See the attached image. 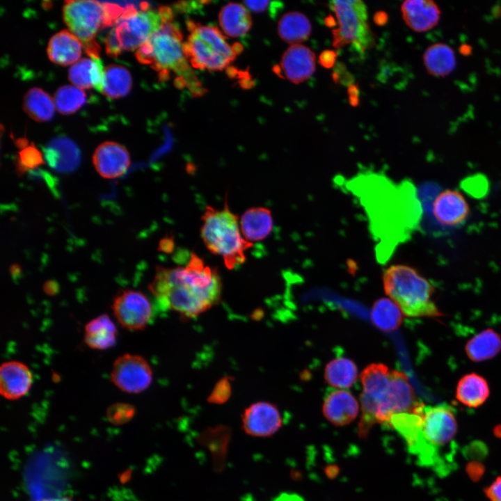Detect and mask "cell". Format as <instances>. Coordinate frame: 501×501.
I'll list each match as a JSON object with an SVG mask.
<instances>
[{
	"mask_svg": "<svg viewBox=\"0 0 501 501\" xmlns=\"http://www.w3.org/2000/svg\"><path fill=\"white\" fill-rule=\"evenodd\" d=\"M352 189L366 207L374 234L380 240L379 254L385 260L395 246L405 241L415 229L388 210L420 219L421 205L415 189L406 181L397 185L379 175L371 174L354 180Z\"/></svg>",
	"mask_w": 501,
	"mask_h": 501,
	"instance_id": "6da1fadb",
	"label": "cell"
},
{
	"mask_svg": "<svg viewBox=\"0 0 501 501\" xmlns=\"http://www.w3.org/2000/svg\"><path fill=\"white\" fill-rule=\"evenodd\" d=\"M149 290L166 309L184 319L196 317L219 303L222 281L216 268L191 253L185 266H157Z\"/></svg>",
	"mask_w": 501,
	"mask_h": 501,
	"instance_id": "7a4b0ae2",
	"label": "cell"
},
{
	"mask_svg": "<svg viewBox=\"0 0 501 501\" xmlns=\"http://www.w3.org/2000/svg\"><path fill=\"white\" fill-rule=\"evenodd\" d=\"M182 33L173 20L166 21L135 53L137 60L149 65L159 74L161 80L175 75V85L186 88L193 95L200 96L206 90L202 87L184 52Z\"/></svg>",
	"mask_w": 501,
	"mask_h": 501,
	"instance_id": "3957f363",
	"label": "cell"
},
{
	"mask_svg": "<svg viewBox=\"0 0 501 501\" xmlns=\"http://www.w3.org/2000/svg\"><path fill=\"white\" fill-rule=\"evenodd\" d=\"M200 237L208 250L221 257L225 267L234 269L246 261V252L253 244L243 236L238 216L225 199L223 209L207 206L201 216Z\"/></svg>",
	"mask_w": 501,
	"mask_h": 501,
	"instance_id": "277c9868",
	"label": "cell"
},
{
	"mask_svg": "<svg viewBox=\"0 0 501 501\" xmlns=\"http://www.w3.org/2000/svg\"><path fill=\"white\" fill-rule=\"evenodd\" d=\"M385 292L410 317H440L431 300L434 287L418 271L407 265L395 264L383 273Z\"/></svg>",
	"mask_w": 501,
	"mask_h": 501,
	"instance_id": "5b68a950",
	"label": "cell"
},
{
	"mask_svg": "<svg viewBox=\"0 0 501 501\" xmlns=\"http://www.w3.org/2000/svg\"><path fill=\"white\" fill-rule=\"evenodd\" d=\"M168 20L172 19L160 8L151 9L147 2L141 3L140 10L127 6L106 37L107 55L116 57L124 51L137 50Z\"/></svg>",
	"mask_w": 501,
	"mask_h": 501,
	"instance_id": "8992f818",
	"label": "cell"
},
{
	"mask_svg": "<svg viewBox=\"0 0 501 501\" xmlns=\"http://www.w3.org/2000/svg\"><path fill=\"white\" fill-rule=\"evenodd\" d=\"M186 27L189 35L186 41L184 42V52L189 64L194 68L222 70L243 50L239 43L230 45L215 26L189 20Z\"/></svg>",
	"mask_w": 501,
	"mask_h": 501,
	"instance_id": "52a82bcc",
	"label": "cell"
},
{
	"mask_svg": "<svg viewBox=\"0 0 501 501\" xmlns=\"http://www.w3.org/2000/svg\"><path fill=\"white\" fill-rule=\"evenodd\" d=\"M125 8L97 1H67L63 8V20L70 31L84 45L90 57H99L95 37L101 29L113 26Z\"/></svg>",
	"mask_w": 501,
	"mask_h": 501,
	"instance_id": "ba28073f",
	"label": "cell"
},
{
	"mask_svg": "<svg viewBox=\"0 0 501 501\" xmlns=\"http://www.w3.org/2000/svg\"><path fill=\"white\" fill-rule=\"evenodd\" d=\"M328 4L339 24L333 31L335 47L352 45L362 53L372 47L374 38L367 22V6L363 1L335 0Z\"/></svg>",
	"mask_w": 501,
	"mask_h": 501,
	"instance_id": "9c48e42d",
	"label": "cell"
},
{
	"mask_svg": "<svg viewBox=\"0 0 501 501\" xmlns=\"http://www.w3.org/2000/svg\"><path fill=\"white\" fill-rule=\"evenodd\" d=\"M153 373L148 360L143 356L125 353L114 361L111 380L122 392L138 394L147 390L152 383Z\"/></svg>",
	"mask_w": 501,
	"mask_h": 501,
	"instance_id": "30bf717a",
	"label": "cell"
},
{
	"mask_svg": "<svg viewBox=\"0 0 501 501\" xmlns=\"http://www.w3.org/2000/svg\"><path fill=\"white\" fill-rule=\"evenodd\" d=\"M111 309L118 323L130 331L143 330L152 315L149 299L142 292L136 289L120 291L114 297Z\"/></svg>",
	"mask_w": 501,
	"mask_h": 501,
	"instance_id": "8fae6325",
	"label": "cell"
},
{
	"mask_svg": "<svg viewBox=\"0 0 501 501\" xmlns=\"http://www.w3.org/2000/svg\"><path fill=\"white\" fill-rule=\"evenodd\" d=\"M454 412L452 408L446 403L434 406H425L424 408V438L440 455L442 449L454 443L453 440L456 434L457 423Z\"/></svg>",
	"mask_w": 501,
	"mask_h": 501,
	"instance_id": "7c38bea8",
	"label": "cell"
},
{
	"mask_svg": "<svg viewBox=\"0 0 501 501\" xmlns=\"http://www.w3.org/2000/svg\"><path fill=\"white\" fill-rule=\"evenodd\" d=\"M241 422L245 433L255 437L271 436L283 424L278 408L267 401H257L247 407L242 414Z\"/></svg>",
	"mask_w": 501,
	"mask_h": 501,
	"instance_id": "4fadbf2b",
	"label": "cell"
},
{
	"mask_svg": "<svg viewBox=\"0 0 501 501\" xmlns=\"http://www.w3.org/2000/svg\"><path fill=\"white\" fill-rule=\"evenodd\" d=\"M315 68V53L303 45L296 44L285 50L276 72L293 84H300L310 78Z\"/></svg>",
	"mask_w": 501,
	"mask_h": 501,
	"instance_id": "5bb4252c",
	"label": "cell"
},
{
	"mask_svg": "<svg viewBox=\"0 0 501 501\" xmlns=\"http://www.w3.org/2000/svg\"><path fill=\"white\" fill-rule=\"evenodd\" d=\"M93 163L102 177L114 179L127 170L131 160L128 150L122 145L113 141H105L95 149Z\"/></svg>",
	"mask_w": 501,
	"mask_h": 501,
	"instance_id": "9a60e30c",
	"label": "cell"
},
{
	"mask_svg": "<svg viewBox=\"0 0 501 501\" xmlns=\"http://www.w3.org/2000/svg\"><path fill=\"white\" fill-rule=\"evenodd\" d=\"M29 367L20 361L9 360L0 367V393L8 400H17L25 396L33 384Z\"/></svg>",
	"mask_w": 501,
	"mask_h": 501,
	"instance_id": "2e32d148",
	"label": "cell"
},
{
	"mask_svg": "<svg viewBox=\"0 0 501 501\" xmlns=\"http://www.w3.org/2000/svg\"><path fill=\"white\" fill-rule=\"evenodd\" d=\"M359 411L356 399L344 389H332L325 395L322 407L324 417L335 426H344L353 422Z\"/></svg>",
	"mask_w": 501,
	"mask_h": 501,
	"instance_id": "e0dca14e",
	"label": "cell"
},
{
	"mask_svg": "<svg viewBox=\"0 0 501 501\" xmlns=\"http://www.w3.org/2000/svg\"><path fill=\"white\" fill-rule=\"evenodd\" d=\"M401 11L406 24L418 33L427 32L439 23L441 10L431 0H407L402 3Z\"/></svg>",
	"mask_w": 501,
	"mask_h": 501,
	"instance_id": "ac0fdd59",
	"label": "cell"
},
{
	"mask_svg": "<svg viewBox=\"0 0 501 501\" xmlns=\"http://www.w3.org/2000/svg\"><path fill=\"white\" fill-rule=\"evenodd\" d=\"M469 212V206L466 199L456 190L447 189L442 191L433 203L434 215L443 225H460L466 221Z\"/></svg>",
	"mask_w": 501,
	"mask_h": 501,
	"instance_id": "d6986e66",
	"label": "cell"
},
{
	"mask_svg": "<svg viewBox=\"0 0 501 501\" xmlns=\"http://www.w3.org/2000/svg\"><path fill=\"white\" fill-rule=\"evenodd\" d=\"M83 44L69 30H63L54 35L48 44L47 54L53 63L66 66L79 60Z\"/></svg>",
	"mask_w": 501,
	"mask_h": 501,
	"instance_id": "ffe728a7",
	"label": "cell"
},
{
	"mask_svg": "<svg viewBox=\"0 0 501 501\" xmlns=\"http://www.w3.org/2000/svg\"><path fill=\"white\" fill-rule=\"evenodd\" d=\"M44 157L54 170L62 172L73 170L80 161V152L69 138H56L44 149Z\"/></svg>",
	"mask_w": 501,
	"mask_h": 501,
	"instance_id": "44dd1931",
	"label": "cell"
},
{
	"mask_svg": "<svg viewBox=\"0 0 501 501\" xmlns=\"http://www.w3.org/2000/svg\"><path fill=\"white\" fill-rule=\"evenodd\" d=\"M239 224L241 233L247 241L253 243L263 240L273 228L271 212L264 207H250L241 215Z\"/></svg>",
	"mask_w": 501,
	"mask_h": 501,
	"instance_id": "7402d4cb",
	"label": "cell"
},
{
	"mask_svg": "<svg viewBox=\"0 0 501 501\" xmlns=\"http://www.w3.org/2000/svg\"><path fill=\"white\" fill-rule=\"evenodd\" d=\"M117 335L116 324L107 314H102L85 325L84 341L90 349L106 350L116 344Z\"/></svg>",
	"mask_w": 501,
	"mask_h": 501,
	"instance_id": "603a6c76",
	"label": "cell"
},
{
	"mask_svg": "<svg viewBox=\"0 0 501 501\" xmlns=\"http://www.w3.org/2000/svg\"><path fill=\"white\" fill-rule=\"evenodd\" d=\"M422 59L427 72L436 77H447L456 67V52L445 42H436L429 45L425 49Z\"/></svg>",
	"mask_w": 501,
	"mask_h": 501,
	"instance_id": "cb8c5ba5",
	"label": "cell"
},
{
	"mask_svg": "<svg viewBox=\"0 0 501 501\" xmlns=\"http://www.w3.org/2000/svg\"><path fill=\"white\" fill-rule=\"evenodd\" d=\"M104 71L99 57L84 58L72 65L68 71V79L81 89L94 88L101 92Z\"/></svg>",
	"mask_w": 501,
	"mask_h": 501,
	"instance_id": "d4e9b609",
	"label": "cell"
},
{
	"mask_svg": "<svg viewBox=\"0 0 501 501\" xmlns=\"http://www.w3.org/2000/svg\"><path fill=\"white\" fill-rule=\"evenodd\" d=\"M490 389L486 380L475 372L464 375L456 385V398L466 406H480L488 399Z\"/></svg>",
	"mask_w": 501,
	"mask_h": 501,
	"instance_id": "484cf974",
	"label": "cell"
},
{
	"mask_svg": "<svg viewBox=\"0 0 501 501\" xmlns=\"http://www.w3.org/2000/svg\"><path fill=\"white\" fill-rule=\"evenodd\" d=\"M278 32L283 41L292 45L300 44L310 36L312 25L303 13L298 11L288 12L280 17Z\"/></svg>",
	"mask_w": 501,
	"mask_h": 501,
	"instance_id": "4316f807",
	"label": "cell"
},
{
	"mask_svg": "<svg viewBox=\"0 0 501 501\" xmlns=\"http://www.w3.org/2000/svg\"><path fill=\"white\" fill-rule=\"evenodd\" d=\"M465 351L469 359L474 362L491 359L501 351V337L494 330L487 328L468 340Z\"/></svg>",
	"mask_w": 501,
	"mask_h": 501,
	"instance_id": "83f0119b",
	"label": "cell"
},
{
	"mask_svg": "<svg viewBox=\"0 0 501 501\" xmlns=\"http://www.w3.org/2000/svg\"><path fill=\"white\" fill-rule=\"evenodd\" d=\"M218 21L223 32L230 37L245 35L252 24L247 9L237 3H229L224 6L219 13Z\"/></svg>",
	"mask_w": 501,
	"mask_h": 501,
	"instance_id": "f1b7e54d",
	"label": "cell"
},
{
	"mask_svg": "<svg viewBox=\"0 0 501 501\" xmlns=\"http://www.w3.org/2000/svg\"><path fill=\"white\" fill-rule=\"evenodd\" d=\"M360 378L363 390L362 393L378 401L388 390L390 370L382 363H372L363 369Z\"/></svg>",
	"mask_w": 501,
	"mask_h": 501,
	"instance_id": "f546056e",
	"label": "cell"
},
{
	"mask_svg": "<svg viewBox=\"0 0 501 501\" xmlns=\"http://www.w3.org/2000/svg\"><path fill=\"white\" fill-rule=\"evenodd\" d=\"M358 378V369L353 360L338 357L331 360L324 369V379L331 386L346 389L351 387Z\"/></svg>",
	"mask_w": 501,
	"mask_h": 501,
	"instance_id": "4dcf8cb0",
	"label": "cell"
},
{
	"mask_svg": "<svg viewBox=\"0 0 501 501\" xmlns=\"http://www.w3.org/2000/svg\"><path fill=\"white\" fill-rule=\"evenodd\" d=\"M132 85L130 72L124 66L109 65L105 67L102 80V93L112 99L127 95Z\"/></svg>",
	"mask_w": 501,
	"mask_h": 501,
	"instance_id": "1f68e13d",
	"label": "cell"
},
{
	"mask_svg": "<svg viewBox=\"0 0 501 501\" xmlns=\"http://www.w3.org/2000/svg\"><path fill=\"white\" fill-rule=\"evenodd\" d=\"M23 109L35 121L46 122L53 118L55 104L52 98L43 90L33 88L24 97Z\"/></svg>",
	"mask_w": 501,
	"mask_h": 501,
	"instance_id": "d6a6232c",
	"label": "cell"
},
{
	"mask_svg": "<svg viewBox=\"0 0 501 501\" xmlns=\"http://www.w3.org/2000/svg\"><path fill=\"white\" fill-rule=\"evenodd\" d=\"M388 426L393 428L406 441L408 450L422 438V415L401 413L392 415Z\"/></svg>",
	"mask_w": 501,
	"mask_h": 501,
	"instance_id": "836d02e7",
	"label": "cell"
},
{
	"mask_svg": "<svg viewBox=\"0 0 501 501\" xmlns=\"http://www.w3.org/2000/svg\"><path fill=\"white\" fill-rule=\"evenodd\" d=\"M371 318L378 328L390 332L399 327L403 321V312L392 301L381 298L373 305Z\"/></svg>",
	"mask_w": 501,
	"mask_h": 501,
	"instance_id": "e575fe53",
	"label": "cell"
},
{
	"mask_svg": "<svg viewBox=\"0 0 501 501\" xmlns=\"http://www.w3.org/2000/svg\"><path fill=\"white\" fill-rule=\"evenodd\" d=\"M86 101L85 92L74 86L65 85L58 88L54 95V104L58 111L64 115L76 112Z\"/></svg>",
	"mask_w": 501,
	"mask_h": 501,
	"instance_id": "d590c367",
	"label": "cell"
},
{
	"mask_svg": "<svg viewBox=\"0 0 501 501\" xmlns=\"http://www.w3.org/2000/svg\"><path fill=\"white\" fill-rule=\"evenodd\" d=\"M18 146L21 148L16 164L18 175H22L28 170L36 168L45 163L42 153L33 144L28 145L26 141H24Z\"/></svg>",
	"mask_w": 501,
	"mask_h": 501,
	"instance_id": "8d00e7d4",
	"label": "cell"
},
{
	"mask_svg": "<svg viewBox=\"0 0 501 501\" xmlns=\"http://www.w3.org/2000/svg\"><path fill=\"white\" fill-rule=\"evenodd\" d=\"M135 413L134 406L127 403H116L108 408V420L114 424H123L132 419Z\"/></svg>",
	"mask_w": 501,
	"mask_h": 501,
	"instance_id": "74e56055",
	"label": "cell"
},
{
	"mask_svg": "<svg viewBox=\"0 0 501 501\" xmlns=\"http://www.w3.org/2000/svg\"><path fill=\"white\" fill-rule=\"evenodd\" d=\"M231 379L224 377L220 379L212 390L207 401L212 404H222L226 402L232 392Z\"/></svg>",
	"mask_w": 501,
	"mask_h": 501,
	"instance_id": "f35d334b",
	"label": "cell"
},
{
	"mask_svg": "<svg viewBox=\"0 0 501 501\" xmlns=\"http://www.w3.org/2000/svg\"><path fill=\"white\" fill-rule=\"evenodd\" d=\"M246 6L255 13H264L269 10L273 15L282 5L280 2L270 1H246L244 2Z\"/></svg>",
	"mask_w": 501,
	"mask_h": 501,
	"instance_id": "ab89813d",
	"label": "cell"
},
{
	"mask_svg": "<svg viewBox=\"0 0 501 501\" xmlns=\"http://www.w3.org/2000/svg\"><path fill=\"white\" fill-rule=\"evenodd\" d=\"M486 184L484 177L477 176L467 179L463 185L469 193L474 196H479L484 193Z\"/></svg>",
	"mask_w": 501,
	"mask_h": 501,
	"instance_id": "60d3db41",
	"label": "cell"
},
{
	"mask_svg": "<svg viewBox=\"0 0 501 501\" xmlns=\"http://www.w3.org/2000/svg\"><path fill=\"white\" fill-rule=\"evenodd\" d=\"M484 493L491 501H501V476L486 487Z\"/></svg>",
	"mask_w": 501,
	"mask_h": 501,
	"instance_id": "b9f144b4",
	"label": "cell"
},
{
	"mask_svg": "<svg viewBox=\"0 0 501 501\" xmlns=\"http://www.w3.org/2000/svg\"><path fill=\"white\" fill-rule=\"evenodd\" d=\"M466 472L470 479L477 482L484 473V466L478 461H471L466 466Z\"/></svg>",
	"mask_w": 501,
	"mask_h": 501,
	"instance_id": "7bdbcfd3",
	"label": "cell"
},
{
	"mask_svg": "<svg viewBox=\"0 0 501 501\" xmlns=\"http://www.w3.org/2000/svg\"><path fill=\"white\" fill-rule=\"evenodd\" d=\"M337 54L333 50H325L319 57V63L324 67L329 68L334 65Z\"/></svg>",
	"mask_w": 501,
	"mask_h": 501,
	"instance_id": "ee69618b",
	"label": "cell"
},
{
	"mask_svg": "<svg viewBox=\"0 0 501 501\" xmlns=\"http://www.w3.org/2000/svg\"><path fill=\"white\" fill-rule=\"evenodd\" d=\"M59 289L58 284L53 280H49L44 283V292L48 296L55 295Z\"/></svg>",
	"mask_w": 501,
	"mask_h": 501,
	"instance_id": "f6af8a7d",
	"label": "cell"
},
{
	"mask_svg": "<svg viewBox=\"0 0 501 501\" xmlns=\"http://www.w3.org/2000/svg\"><path fill=\"white\" fill-rule=\"evenodd\" d=\"M274 501H303L301 498L294 494H283L278 497Z\"/></svg>",
	"mask_w": 501,
	"mask_h": 501,
	"instance_id": "bcb514c9",
	"label": "cell"
},
{
	"mask_svg": "<svg viewBox=\"0 0 501 501\" xmlns=\"http://www.w3.org/2000/svg\"><path fill=\"white\" fill-rule=\"evenodd\" d=\"M39 501H75V500L74 499H72V498L63 496V497L49 498L40 500Z\"/></svg>",
	"mask_w": 501,
	"mask_h": 501,
	"instance_id": "7dc6e473",
	"label": "cell"
},
{
	"mask_svg": "<svg viewBox=\"0 0 501 501\" xmlns=\"http://www.w3.org/2000/svg\"><path fill=\"white\" fill-rule=\"evenodd\" d=\"M20 270H21V268L17 264H15L11 267V273L13 275L17 274V273H19Z\"/></svg>",
	"mask_w": 501,
	"mask_h": 501,
	"instance_id": "c3c4849f",
	"label": "cell"
}]
</instances>
